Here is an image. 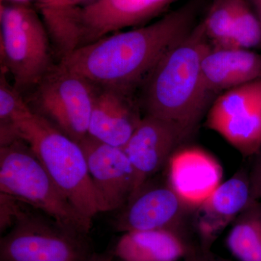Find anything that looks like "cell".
<instances>
[{
  "instance_id": "cell-21",
  "label": "cell",
  "mask_w": 261,
  "mask_h": 261,
  "mask_svg": "<svg viewBox=\"0 0 261 261\" xmlns=\"http://www.w3.org/2000/svg\"><path fill=\"white\" fill-rule=\"evenodd\" d=\"M234 19V0H214L202 20L211 46L227 48L231 40Z\"/></svg>"
},
{
  "instance_id": "cell-20",
  "label": "cell",
  "mask_w": 261,
  "mask_h": 261,
  "mask_svg": "<svg viewBox=\"0 0 261 261\" xmlns=\"http://www.w3.org/2000/svg\"><path fill=\"white\" fill-rule=\"evenodd\" d=\"M227 48L261 49V24L245 0H234V19Z\"/></svg>"
},
{
  "instance_id": "cell-18",
  "label": "cell",
  "mask_w": 261,
  "mask_h": 261,
  "mask_svg": "<svg viewBox=\"0 0 261 261\" xmlns=\"http://www.w3.org/2000/svg\"><path fill=\"white\" fill-rule=\"evenodd\" d=\"M36 9L50 37L58 61L80 47L78 9L73 0H37Z\"/></svg>"
},
{
  "instance_id": "cell-3",
  "label": "cell",
  "mask_w": 261,
  "mask_h": 261,
  "mask_svg": "<svg viewBox=\"0 0 261 261\" xmlns=\"http://www.w3.org/2000/svg\"><path fill=\"white\" fill-rule=\"evenodd\" d=\"M0 129L2 143L20 139L29 146L60 191L82 216L92 221L106 212L78 142L32 108Z\"/></svg>"
},
{
  "instance_id": "cell-24",
  "label": "cell",
  "mask_w": 261,
  "mask_h": 261,
  "mask_svg": "<svg viewBox=\"0 0 261 261\" xmlns=\"http://www.w3.org/2000/svg\"><path fill=\"white\" fill-rule=\"evenodd\" d=\"M255 161L250 172V188L254 200H261V149L255 156Z\"/></svg>"
},
{
  "instance_id": "cell-7",
  "label": "cell",
  "mask_w": 261,
  "mask_h": 261,
  "mask_svg": "<svg viewBox=\"0 0 261 261\" xmlns=\"http://www.w3.org/2000/svg\"><path fill=\"white\" fill-rule=\"evenodd\" d=\"M97 87L57 63L32 89V111L80 143L88 135Z\"/></svg>"
},
{
  "instance_id": "cell-27",
  "label": "cell",
  "mask_w": 261,
  "mask_h": 261,
  "mask_svg": "<svg viewBox=\"0 0 261 261\" xmlns=\"http://www.w3.org/2000/svg\"><path fill=\"white\" fill-rule=\"evenodd\" d=\"M36 1H37V0H1V3H5V4L29 5V6L34 7Z\"/></svg>"
},
{
  "instance_id": "cell-30",
  "label": "cell",
  "mask_w": 261,
  "mask_h": 261,
  "mask_svg": "<svg viewBox=\"0 0 261 261\" xmlns=\"http://www.w3.org/2000/svg\"><path fill=\"white\" fill-rule=\"evenodd\" d=\"M119 261H121V260H119Z\"/></svg>"
},
{
  "instance_id": "cell-19",
  "label": "cell",
  "mask_w": 261,
  "mask_h": 261,
  "mask_svg": "<svg viewBox=\"0 0 261 261\" xmlns=\"http://www.w3.org/2000/svg\"><path fill=\"white\" fill-rule=\"evenodd\" d=\"M226 246L238 261H261V203L253 200L233 221Z\"/></svg>"
},
{
  "instance_id": "cell-28",
  "label": "cell",
  "mask_w": 261,
  "mask_h": 261,
  "mask_svg": "<svg viewBox=\"0 0 261 261\" xmlns=\"http://www.w3.org/2000/svg\"><path fill=\"white\" fill-rule=\"evenodd\" d=\"M255 10V14L261 24V0H251Z\"/></svg>"
},
{
  "instance_id": "cell-12",
  "label": "cell",
  "mask_w": 261,
  "mask_h": 261,
  "mask_svg": "<svg viewBox=\"0 0 261 261\" xmlns=\"http://www.w3.org/2000/svg\"><path fill=\"white\" fill-rule=\"evenodd\" d=\"M253 200L249 173L245 170L222 182L192 214L199 247L211 250L220 235Z\"/></svg>"
},
{
  "instance_id": "cell-4",
  "label": "cell",
  "mask_w": 261,
  "mask_h": 261,
  "mask_svg": "<svg viewBox=\"0 0 261 261\" xmlns=\"http://www.w3.org/2000/svg\"><path fill=\"white\" fill-rule=\"evenodd\" d=\"M0 192L88 234L92 221L65 198L29 146L20 139L0 146Z\"/></svg>"
},
{
  "instance_id": "cell-5",
  "label": "cell",
  "mask_w": 261,
  "mask_h": 261,
  "mask_svg": "<svg viewBox=\"0 0 261 261\" xmlns=\"http://www.w3.org/2000/svg\"><path fill=\"white\" fill-rule=\"evenodd\" d=\"M1 69L20 92L32 90L53 68L50 37L35 7L1 3Z\"/></svg>"
},
{
  "instance_id": "cell-9",
  "label": "cell",
  "mask_w": 261,
  "mask_h": 261,
  "mask_svg": "<svg viewBox=\"0 0 261 261\" xmlns=\"http://www.w3.org/2000/svg\"><path fill=\"white\" fill-rule=\"evenodd\" d=\"M195 209L167 181L154 185L148 181L122 207L113 226L122 233L161 229L185 233V221Z\"/></svg>"
},
{
  "instance_id": "cell-13",
  "label": "cell",
  "mask_w": 261,
  "mask_h": 261,
  "mask_svg": "<svg viewBox=\"0 0 261 261\" xmlns=\"http://www.w3.org/2000/svg\"><path fill=\"white\" fill-rule=\"evenodd\" d=\"M175 0H97L79 8L78 22L83 46L136 27L162 13Z\"/></svg>"
},
{
  "instance_id": "cell-6",
  "label": "cell",
  "mask_w": 261,
  "mask_h": 261,
  "mask_svg": "<svg viewBox=\"0 0 261 261\" xmlns=\"http://www.w3.org/2000/svg\"><path fill=\"white\" fill-rule=\"evenodd\" d=\"M92 255L87 234L29 205L0 241V261H88Z\"/></svg>"
},
{
  "instance_id": "cell-23",
  "label": "cell",
  "mask_w": 261,
  "mask_h": 261,
  "mask_svg": "<svg viewBox=\"0 0 261 261\" xmlns=\"http://www.w3.org/2000/svg\"><path fill=\"white\" fill-rule=\"evenodd\" d=\"M27 204L0 192V230L4 232L14 225Z\"/></svg>"
},
{
  "instance_id": "cell-26",
  "label": "cell",
  "mask_w": 261,
  "mask_h": 261,
  "mask_svg": "<svg viewBox=\"0 0 261 261\" xmlns=\"http://www.w3.org/2000/svg\"><path fill=\"white\" fill-rule=\"evenodd\" d=\"M113 255L111 253H92L88 261H113Z\"/></svg>"
},
{
  "instance_id": "cell-10",
  "label": "cell",
  "mask_w": 261,
  "mask_h": 261,
  "mask_svg": "<svg viewBox=\"0 0 261 261\" xmlns=\"http://www.w3.org/2000/svg\"><path fill=\"white\" fill-rule=\"evenodd\" d=\"M191 135L174 122L149 115L143 116L123 147L135 170V192L167 166L173 154Z\"/></svg>"
},
{
  "instance_id": "cell-8",
  "label": "cell",
  "mask_w": 261,
  "mask_h": 261,
  "mask_svg": "<svg viewBox=\"0 0 261 261\" xmlns=\"http://www.w3.org/2000/svg\"><path fill=\"white\" fill-rule=\"evenodd\" d=\"M205 126L243 157L261 149V78L220 94L206 114Z\"/></svg>"
},
{
  "instance_id": "cell-14",
  "label": "cell",
  "mask_w": 261,
  "mask_h": 261,
  "mask_svg": "<svg viewBox=\"0 0 261 261\" xmlns=\"http://www.w3.org/2000/svg\"><path fill=\"white\" fill-rule=\"evenodd\" d=\"M140 106L132 93L97 87L87 135L123 148L143 118Z\"/></svg>"
},
{
  "instance_id": "cell-1",
  "label": "cell",
  "mask_w": 261,
  "mask_h": 261,
  "mask_svg": "<svg viewBox=\"0 0 261 261\" xmlns=\"http://www.w3.org/2000/svg\"><path fill=\"white\" fill-rule=\"evenodd\" d=\"M197 12V2H189L154 23L81 46L58 63L96 87L134 94L162 57L193 29Z\"/></svg>"
},
{
  "instance_id": "cell-16",
  "label": "cell",
  "mask_w": 261,
  "mask_h": 261,
  "mask_svg": "<svg viewBox=\"0 0 261 261\" xmlns=\"http://www.w3.org/2000/svg\"><path fill=\"white\" fill-rule=\"evenodd\" d=\"M202 72L212 97L261 78V55L250 49L211 46L202 59Z\"/></svg>"
},
{
  "instance_id": "cell-17",
  "label": "cell",
  "mask_w": 261,
  "mask_h": 261,
  "mask_svg": "<svg viewBox=\"0 0 261 261\" xmlns=\"http://www.w3.org/2000/svg\"><path fill=\"white\" fill-rule=\"evenodd\" d=\"M194 245L186 233L173 230L135 231L123 233L115 247L121 261H180Z\"/></svg>"
},
{
  "instance_id": "cell-2",
  "label": "cell",
  "mask_w": 261,
  "mask_h": 261,
  "mask_svg": "<svg viewBox=\"0 0 261 261\" xmlns=\"http://www.w3.org/2000/svg\"><path fill=\"white\" fill-rule=\"evenodd\" d=\"M211 46L202 21L162 57L142 85L140 105L145 115L195 132L211 102L202 72Z\"/></svg>"
},
{
  "instance_id": "cell-25",
  "label": "cell",
  "mask_w": 261,
  "mask_h": 261,
  "mask_svg": "<svg viewBox=\"0 0 261 261\" xmlns=\"http://www.w3.org/2000/svg\"><path fill=\"white\" fill-rule=\"evenodd\" d=\"M183 261H232L213 253L211 250H203L200 247L194 246Z\"/></svg>"
},
{
  "instance_id": "cell-15",
  "label": "cell",
  "mask_w": 261,
  "mask_h": 261,
  "mask_svg": "<svg viewBox=\"0 0 261 261\" xmlns=\"http://www.w3.org/2000/svg\"><path fill=\"white\" fill-rule=\"evenodd\" d=\"M166 167L168 185L195 208L222 183L221 164L198 147L178 149Z\"/></svg>"
},
{
  "instance_id": "cell-11",
  "label": "cell",
  "mask_w": 261,
  "mask_h": 261,
  "mask_svg": "<svg viewBox=\"0 0 261 261\" xmlns=\"http://www.w3.org/2000/svg\"><path fill=\"white\" fill-rule=\"evenodd\" d=\"M79 144L85 154L89 175L105 211L121 210L137 187L135 170L124 149L88 135Z\"/></svg>"
},
{
  "instance_id": "cell-29",
  "label": "cell",
  "mask_w": 261,
  "mask_h": 261,
  "mask_svg": "<svg viewBox=\"0 0 261 261\" xmlns=\"http://www.w3.org/2000/svg\"><path fill=\"white\" fill-rule=\"evenodd\" d=\"M97 0H73V3L77 8H83L94 3Z\"/></svg>"
},
{
  "instance_id": "cell-22",
  "label": "cell",
  "mask_w": 261,
  "mask_h": 261,
  "mask_svg": "<svg viewBox=\"0 0 261 261\" xmlns=\"http://www.w3.org/2000/svg\"><path fill=\"white\" fill-rule=\"evenodd\" d=\"M8 73L1 69L0 75V126L11 124L19 116L31 109L21 92L12 85L7 78Z\"/></svg>"
}]
</instances>
